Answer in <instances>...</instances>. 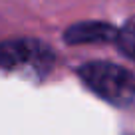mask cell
Segmentation results:
<instances>
[{"label": "cell", "mask_w": 135, "mask_h": 135, "mask_svg": "<svg viewBox=\"0 0 135 135\" xmlns=\"http://www.w3.org/2000/svg\"><path fill=\"white\" fill-rule=\"evenodd\" d=\"M80 76L89 89L115 105L135 103V76L109 62H91L80 68Z\"/></svg>", "instance_id": "1"}, {"label": "cell", "mask_w": 135, "mask_h": 135, "mask_svg": "<svg viewBox=\"0 0 135 135\" xmlns=\"http://www.w3.org/2000/svg\"><path fill=\"white\" fill-rule=\"evenodd\" d=\"M20 66H34L38 72H46L52 66V54L44 44L34 40H10L0 44V68L14 70Z\"/></svg>", "instance_id": "2"}, {"label": "cell", "mask_w": 135, "mask_h": 135, "mask_svg": "<svg viewBox=\"0 0 135 135\" xmlns=\"http://www.w3.org/2000/svg\"><path fill=\"white\" fill-rule=\"evenodd\" d=\"M66 40L72 44H84V42H109L117 40V30H113L107 24H97V22H88V24H78L66 32Z\"/></svg>", "instance_id": "3"}, {"label": "cell", "mask_w": 135, "mask_h": 135, "mask_svg": "<svg viewBox=\"0 0 135 135\" xmlns=\"http://www.w3.org/2000/svg\"><path fill=\"white\" fill-rule=\"evenodd\" d=\"M117 46L127 58L135 60V18L127 20V24L117 32Z\"/></svg>", "instance_id": "4"}]
</instances>
